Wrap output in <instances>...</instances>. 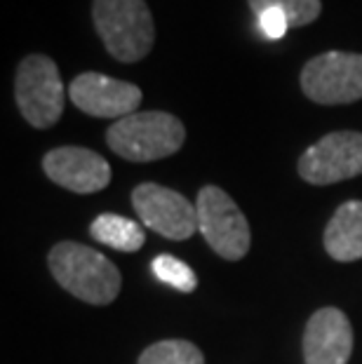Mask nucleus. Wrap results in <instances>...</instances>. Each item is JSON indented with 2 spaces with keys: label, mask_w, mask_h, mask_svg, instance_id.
Returning a JSON list of instances; mask_svg holds the SVG:
<instances>
[{
  "label": "nucleus",
  "mask_w": 362,
  "mask_h": 364,
  "mask_svg": "<svg viewBox=\"0 0 362 364\" xmlns=\"http://www.w3.org/2000/svg\"><path fill=\"white\" fill-rule=\"evenodd\" d=\"M52 277L75 299L92 306H106L115 301L122 287L118 266L102 252L80 242H57L48 254Z\"/></svg>",
  "instance_id": "f257e3e1"
},
{
  "label": "nucleus",
  "mask_w": 362,
  "mask_h": 364,
  "mask_svg": "<svg viewBox=\"0 0 362 364\" xmlns=\"http://www.w3.org/2000/svg\"><path fill=\"white\" fill-rule=\"evenodd\" d=\"M186 141V127L172 113L137 111L115 120L106 132L109 149L129 162H153L174 156Z\"/></svg>",
  "instance_id": "f03ea898"
},
{
  "label": "nucleus",
  "mask_w": 362,
  "mask_h": 364,
  "mask_svg": "<svg viewBox=\"0 0 362 364\" xmlns=\"http://www.w3.org/2000/svg\"><path fill=\"white\" fill-rule=\"evenodd\" d=\"M92 21L106 52L122 64L142 61L156 45V21L146 0H95Z\"/></svg>",
  "instance_id": "7ed1b4c3"
},
{
  "label": "nucleus",
  "mask_w": 362,
  "mask_h": 364,
  "mask_svg": "<svg viewBox=\"0 0 362 364\" xmlns=\"http://www.w3.org/2000/svg\"><path fill=\"white\" fill-rule=\"evenodd\" d=\"M14 99L31 127H55L66 104V90L59 66L45 54H28L14 75Z\"/></svg>",
  "instance_id": "20e7f679"
},
{
  "label": "nucleus",
  "mask_w": 362,
  "mask_h": 364,
  "mask_svg": "<svg viewBox=\"0 0 362 364\" xmlns=\"http://www.w3.org/2000/svg\"><path fill=\"white\" fill-rule=\"evenodd\" d=\"M198 230L205 242L226 261H240L250 252V223L235 200L219 186H205L198 193Z\"/></svg>",
  "instance_id": "39448f33"
},
{
  "label": "nucleus",
  "mask_w": 362,
  "mask_h": 364,
  "mask_svg": "<svg viewBox=\"0 0 362 364\" xmlns=\"http://www.w3.org/2000/svg\"><path fill=\"white\" fill-rule=\"evenodd\" d=\"M302 90L315 104L341 106L362 99V54L322 52L302 68Z\"/></svg>",
  "instance_id": "423d86ee"
},
{
  "label": "nucleus",
  "mask_w": 362,
  "mask_h": 364,
  "mask_svg": "<svg viewBox=\"0 0 362 364\" xmlns=\"http://www.w3.org/2000/svg\"><path fill=\"white\" fill-rule=\"evenodd\" d=\"M297 172L313 186L339 183L362 174V132L344 129L325 134L304 151Z\"/></svg>",
  "instance_id": "0eeeda50"
},
{
  "label": "nucleus",
  "mask_w": 362,
  "mask_h": 364,
  "mask_svg": "<svg viewBox=\"0 0 362 364\" xmlns=\"http://www.w3.org/2000/svg\"><path fill=\"white\" fill-rule=\"evenodd\" d=\"M132 207L146 228L167 240H188L198 230V209L167 186L146 181L132 191Z\"/></svg>",
  "instance_id": "6e6552de"
},
{
  "label": "nucleus",
  "mask_w": 362,
  "mask_h": 364,
  "mask_svg": "<svg viewBox=\"0 0 362 364\" xmlns=\"http://www.w3.org/2000/svg\"><path fill=\"white\" fill-rule=\"evenodd\" d=\"M68 99L92 118H127L139 111L142 90L134 82L115 80L104 73H80L68 85Z\"/></svg>",
  "instance_id": "1a4fd4ad"
},
{
  "label": "nucleus",
  "mask_w": 362,
  "mask_h": 364,
  "mask_svg": "<svg viewBox=\"0 0 362 364\" xmlns=\"http://www.w3.org/2000/svg\"><path fill=\"white\" fill-rule=\"evenodd\" d=\"M43 172L61 188L90 196L111 183V165L99 153L82 146H59L45 153Z\"/></svg>",
  "instance_id": "9d476101"
},
{
  "label": "nucleus",
  "mask_w": 362,
  "mask_h": 364,
  "mask_svg": "<svg viewBox=\"0 0 362 364\" xmlns=\"http://www.w3.org/2000/svg\"><path fill=\"white\" fill-rule=\"evenodd\" d=\"M353 353V327L344 311L334 306L320 308L306 322L304 362L306 364H348Z\"/></svg>",
  "instance_id": "9b49d317"
},
{
  "label": "nucleus",
  "mask_w": 362,
  "mask_h": 364,
  "mask_svg": "<svg viewBox=\"0 0 362 364\" xmlns=\"http://www.w3.org/2000/svg\"><path fill=\"white\" fill-rule=\"evenodd\" d=\"M325 250L341 263L362 259V200H348L334 212L325 228Z\"/></svg>",
  "instance_id": "f8f14e48"
},
{
  "label": "nucleus",
  "mask_w": 362,
  "mask_h": 364,
  "mask_svg": "<svg viewBox=\"0 0 362 364\" xmlns=\"http://www.w3.org/2000/svg\"><path fill=\"white\" fill-rule=\"evenodd\" d=\"M90 235L111 250L132 254L139 252L146 242L144 228L137 221L127 219L120 214H99L95 221L90 223Z\"/></svg>",
  "instance_id": "ddd939ff"
},
{
  "label": "nucleus",
  "mask_w": 362,
  "mask_h": 364,
  "mask_svg": "<svg viewBox=\"0 0 362 364\" xmlns=\"http://www.w3.org/2000/svg\"><path fill=\"white\" fill-rule=\"evenodd\" d=\"M137 364H205V355L191 341L167 338L146 348Z\"/></svg>",
  "instance_id": "4468645a"
},
{
  "label": "nucleus",
  "mask_w": 362,
  "mask_h": 364,
  "mask_svg": "<svg viewBox=\"0 0 362 364\" xmlns=\"http://www.w3.org/2000/svg\"><path fill=\"white\" fill-rule=\"evenodd\" d=\"M247 3L254 14L268 10V7L280 10L287 17L289 28L313 24L322 12V0H247Z\"/></svg>",
  "instance_id": "2eb2a0df"
},
{
  "label": "nucleus",
  "mask_w": 362,
  "mask_h": 364,
  "mask_svg": "<svg viewBox=\"0 0 362 364\" xmlns=\"http://www.w3.org/2000/svg\"><path fill=\"white\" fill-rule=\"evenodd\" d=\"M153 273H156L160 282L174 287V289H179V291L188 294L198 287V275L191 270L188 263H183L176 257H167V254L153 259Z\"/></svg>",
  "instance_id": "dca6fc26"
},
{
  "label": "nucleus",
  "mask_w": 362,
  "mask_h": 364,
  "mask_svg": "<svg viewBox=\"0 0 362 364\" xmlns=\"http://www.w3.org/2000/svg\"><path fill=\"white\" fill-rule=\"evenodd\" d=\"M257 21H259V31L266 38H271V41H280V38L287 33V28H289L287 17H284L280 10H275V7H268V10L259 12Z\"/></svg>",
  "instance_id": "f3484780"
}]
</instances>
